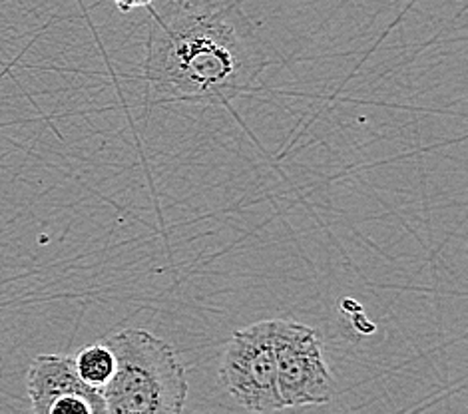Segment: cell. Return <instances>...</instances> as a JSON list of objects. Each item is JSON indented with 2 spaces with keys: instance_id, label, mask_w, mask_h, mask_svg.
<instances>
[{
  "instance_id": "1",
  "label": "cell",
  "mask_w": 468,
  "mask_h": 414,
  "mask_svg": "<svg viewBox=\"0 0 468 414\" xmlns=\"http://www.w3.org/2000/svg\"><path fill=\"white\" fill-rule=\"evenodd\" d=\"M241 0H168L154 13L142 80L152 104L228 106L267 69Z\"/></svg>"
},
{
  "instance_id": "2",
  "label": "cell",
  "mask_w": 468,
  "mask_h": 414,
  "mask_svg": "<svg viewBox=\"0 0 468 414\" xmlns=\"http://www.w3.org/2000/svg\"><path fill=\"white\" fill-rule=\"evenodd\" d=\"M116 371L102 388L106 414H180L189 393L176 349L146 329H124L104 341Z\"/></svg>"
},
{
  "instance_id": "3",
  "label": "cell",
  "mask_w": 468,
  "mask_h": 414,
  "mask_svg": "<svg viewBox=\"0 0 468 414\" xmlns=\"http://www.w3.org/2000/svg\"><path fill=\"white\" fill-rule=\"evenodd\" d=\"M226 393L250 412L283 410L277 387L273 319L258 321L231 334L219 363Z\"/></svg>"
},
{
  "instance_id": "4",
  "label": "cell",
  "mask_w": 468,
  "mask_h": 414,
  "mask_svg": "<svg viewBox=\"0 0 468 414\" xmlns=\"http://www.w3.org/2000/svg\"><path fill=\"white\" fill-rule=\"evenodd\" d=\"M273 345L283 409L331 402L337 385L323 356L319 333L295 319H273Z\"/></svg>"
},
{
  "instance_id": "5",
  "label": "cell",
  "mask_w": 468,
  "mask_h": 414,
  "mask_svg": "<svg viewBox=\"0 0 468 414\" xmlns=\"http://www.w3.org/2000/svg\"><path fill=\"white\" fill-rule=\"evenodd\" d=\"M27 390L30 409L37 414H48L52 402L66 397L104 398L102 388L86 385L80 378L70 355H38L28 366Z\"/></svg>"
},
{
  "instance_id": "6",
  "label": "cell",
  "mask_w": 468,
  "mask_h": 414,
  "mask_svg": "<svg viewBox=\"0 0 468 414\" xmlns=\"http://www.w3.org/2000/svg\"><path fill=\"white\" fill-rule=\"evenodd\" d=\"M76 371L86 385L104 388L116 371V359L106 343H94L82 346L74 356Z\"/></svg>"
},
{
  "instance_id": "7",
  "label": "cell",
  "mask_w": 468,
  "mask_h": 414,
  "mask_svg": "<svg viewBox=\"0 0 468 414\" xmlns=\"http://www.w3.org/2000/svg\"><path fill=\"white\" fill-rule=\"evenodd\" d=\"M154 0H114V5L122 10V13H130L133 8H142V6H150Z\"/></svg>"
}]
</instances>
